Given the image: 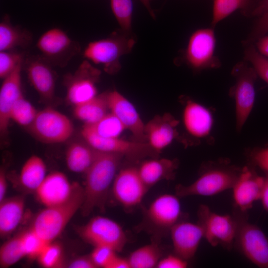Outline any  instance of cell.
Returning <instances> with one entry per match:
<instances>
[{"mask_svg":"<svg viewBox=\"0 0 268 268\" xmlns=\"http://www.w3.org/2000/svg\"><path fill=\"white\" fill-rule=\"evenodd\" d=\"M235 213L238 225L234 247L257 267L268 268V237L259 227L248 221L246 213Z\"/></svg>","mask_w":268,"mask_h":268,"instance_id":"obj_6","label":"cell"},{"mask_svg":"<svg viewBox=\"0 0 268 268\" xmlns=\"http://www.w3.org/2000/svg\"><path fill=\"white\" fill-rule=\"evenodd\" d=\"M7 188L6 173L4 169L1 167L0 170V201L5 199V195Z\"/></svg>","mask_w":268,"mask_h":268,"instance_id":"obj_48","label":"cell"},{"mask_svg":"<svg viewBox=\"0 0 268 268\" xmlns=\"http://www.w3.org/2000/svg\"><path fill=\"white\" fill-rule=\"evenodd\" d=\"M249 157L252 164L268 174V147L251 150Z\"/></svg>","mask_w":268,"mask_h":268,"instance_id":"obj_41","label":"cell"},{"mask_svg":"<svg viewBox=\"0 0 268 268\" xmlns=\"http://www.w3.org/2000/svg\"><path fill=\"white\" fill-rule=\"evenodd\" d=\"M162 251L157 242H153L135 250L128 258L131 268H156Z\"/></svg>","mask_w":268,"mask_h":268,"instance_id":"obj_31","label":"cell"},{"mask_svg":"<svg viewBox=\"0 0 268 268\" xmlns=\"http://www.w3.org/2000/svg\"><path fill=\"white\" fill-rule=\"evenodd\" d=\"M20 237L25 257L30 260L37 259L49 243L30 228L20 234Z\"/></svg>","mask_w":268,"mask_h":268,"instance_id":"obj_36","label":"cell"},{"mask_svg":"<svg viewBox=\"0 0 268 268\" xmlns=\"http://www.w3.org/2000/svg\"><path fill=\"white\" fill-rule=\"evenodd\" d=\"M36 47L41 56L52 65L63 67L79 51V45L63 29L54 27L44 32Z\"/></svg>","mask_w":268,"mask_h":268,"instance_id":"obj_11","label":"cell"},{"mask_svg":"<svg viewBox=\"0 0 268 268\" xmlns=\"http://www.w3.org/2000/svg\"><path fill=\"white\" fill-rule=\"evenodd\" d=\"M25 66L28 79L41 99L53 100L55 97L56 77L52 65L40 55L28 58Z\"/></svg>","mask_w":268,"mask_h":268,"instance_id":"obj_20","label":"cell"},{"mask_svg":"<svg viewBox=\"0 0 268 268\" xmlns=\"http://www.w3.org/2000/svg\"><path fill=\"white\" fill-rule=\"evenodd\" d=\"M108 268H131V267L128 258L121 257L116 255Z\"/></svg>","mask_w":268,"mask_h":268,"instance_id":"obj_46","label":"cell"},{"mask_svg":"<svg viewBox=\"0 0 268 268\" xmlns=\"http://www.w3.org/2000/svg\"><path fill=\"white\" fill-rule=\"evenodd\" d=\"M80 236L94 247H109L117 252L123 250L127 242L126 234L121 226L114 220L103 216L92 218L78 229Z\"/></svg>","mask_w":268,"mask_h":268,"instance_id":"obj_10","label":"cell"},{"mask_svg":"<svg viewBox=\"0 0 268 268\" xmlns=\"http://www.w3.org/2000/svg\"><path fill=\"white\" fill-rule=\"evenodd\" d=\"M37 260L40 266L45 268H59L66 266L63 246L54 241L46 245Z\"/></svg>","mask_w":268,"mask_h":268,"instance_id":"obj_35","label":"cell"},{"mask_svg":"<svg viewBox=\"0 0 268 268\" xmlns=\"http://www.w3.org/2000/svg\"><path fill=\"white\" fill-rule=\"evenodd\" d=\"M188 262L174 253L161 258L156 268H186L188 265Z\"/></svg>","mask_w":268,"mask_h":268,"instance_id":"obj_43","label":"cell"},{"mask_svg":"<svg viewBox=\"0 0 268 268\" xmlns=\"http://www.w3.org/2000/svg\"><path fill=\"white\" fill-rule=\"evenodd\" d=\"M232 74L235 83L230 91L234 98L235 108L236 128L240 132L247 122L253 109L255 99V81L257 74L253 67L245 62L237 63Z\"/></svg>","mask_w":268,"mask_h":268,"instance_id":"obj_7","label":"cell"},{"mask_svg":"<svg viewBox=\"0 0 268 268\" xmlns=\"http://www.w3.org/2000/svg\"><path fill=\"white\" fill-rule=\"evenodd\" d=\"M182 123L186 133L197 141H200L210 136L214 126V116L206 106L187 99L182 111Z\"/></svg>","mask_w":268,"mask_h":268,"instance_id":"obj_16","label":"cell"},{"mask_svg":"<svg viewBox=\"0 0 268 268\" xmlns=\"http://www.w3.org/2000/svg\"><path fill=\"white\" fill-rule=\"evenodd\" d=\"M170 235L174 253L188 261L194 258L204 238L203 228L199 222L182 220L172 228Z\"/></svg>","mask_w":268,"mask_h":268,"instance_id":"obj_19","label":"cell"},{"mask_svg":"<svg viewBox=\"0 0 268 268\" xmlns=\"http://www.w3.org/2000/svg\"><path fill=\"white\" fill-rule=\"evenodd\" d=\"M264 176H260L252 167L242 168L241 173L232 188L233 199L237 210L246 213L254 203L260 200Z\"/></svg>","mask_w":268,"mask_h":268,"instance_id":"obj_17","label":"cell"},{"mask_svg":"<svg viewBox=\"0 0 268 268\" xmlns=\"http://www.w3.org/2000/svg\"><path fill=\"white\" fill-rule=\"evenodd\" d=\"M109 110L106 99V92L94 98L74 106L73 115L85 124L95 123Z\"/></svg>","mask_w":268,"mask_h":268,"instance_id":"obj_29","label":"cell"},{"mask_svg":"<svg viewBox=\"0 0 268 268\" xmlns=\"http://www.w3.org/2000/svg\"><path fill=\"white\" fill-rule=\"evenodd\" d=\"M27 127L29 133L45 143H58L69 139L74 131L70 120L65 114L51 107L38 111Z\"/></svg>","mask_w":268,"mask_h":268,"instance_id":"obj_9","label":"cell"},{"mask_svg":"<svg viewBox=\"0 0 268 268\" xmlns=\"http://www.w3.org/2000/svg\"><path fill=\"white\" fill-rule=\"evenodd\" d=\"M38 111L23 95L13 105L10 119L20 126L28 127L35 118Z\"/></svg>","mask_w":268,"mask_h":268,"instance_id":"obj_34","label":"cell"},{"mask_svg":"<svg viewBox=\"0 0 268 268\" xmlns=\"http://www.w3.org/2000/svg\"><path fill=\"white\" fill-rule=\"evenodd\" d=\"M215 44L213 29L195 31L191 35L185 51L187 64L196 71L219 67L220 62L215 55Z\"/></svg>","mask_w":268,"mask_h":268,"instance_id":"obj_12","label":"cell"},{"mask_svg":"<svg viewBox=\"0 0 268 268\" xmlns=\"http://www.w3.org/2000/svg\"><path fill=\"white\" fill-rule=\"evenodd\" d=\"M179 164L177 159L150 158L141 161L137 167L142 180L149 189L162 180L174 179Z\"/></svg>","mask_w":268,"mask_h":268,"instance_id":"obj_24","label":"cell"},{"mask_svg":"<svg viewBox=\"0 0 268 268\" xmlns=\"http://www.w3.org/2000/svg\"><path fill=\"white\" fill-rule=\"evenodd\" d=\"M142 4L144 6V7L146 8L148 12L149 13V14L150 16L153 18H155V16L154 12L153 10L152 9L150 3V1L148 0H139Z\"/></svg>","mask_w":268,"mask_h":268,"instance_id":"obj_50","label":"cell"},{"mask_svg":"<svg viewBox=\"0 0 268 268\" xmlns=\"http://www.w3.org/2000/svg\"><path fill=\"white\" fill-rule=\"evenodd\" d=\"M113 249L104 246L94 247L90 255L97 268H108L109 264L116 255Z\"/></svg>","mask_w":268,"mask_h":268,"instance_id":"obj_40","label":"cell"},{"mask_svg":"<svg viewBox=\"0 0 268 268\" xmlns=\"http://www.w3.org/2000/svg\"><path fill=\"white\" fill-rule=\"evenodd\" d=\"M25 198L16 196L0 201V235L9 236L20 223L24 211Z\"/></svg>","mask_w":268,"mask_h":268,"instance_id":"obj_25","label":"cell"},{"mask_svg":"<svg viewBox=\"0 0 268 268\" xmlns=\"http://www.w3.org/2000/svg\"><path fill=\"white\" fill-rule=\"evenodd\" d=\"M81 130L106 138L119 137L122 133L126 130L118 118L111 112L107 113L95 123L84 124Z\"/></svg>","mask_w":268,"mask_h":268,"instance_id":"obj_30","label":"cell"},{"mask_svg":"<svg viewBox=\"0 0 268 268\" xmlns=\"http://www.w3.org/2000/svg\"><path fill=\"white\" fill-rule=\"evenodd\" d=\"M29 31L13 25L5 16L0 23V51L13 50L17 47H26L32 42Z\"/></svg>","mask_w":268,"mask_h":268,"instance_id":"obj_27","label":"cell"},{"mask_svg":"<svg viewBox=\"0 0 268 268\" xmlns=\"http://www.w3.org/2000/svg\"><path fill=\"white\" fill-rule=\"evenodd\" d=\"M261 201L264 209L268 212V174H266L264 176V182L261 196Z\"/></svg>","mask_w":268,"mask_h":268,"instance_id":"obj_47","label":"cell"},{"mask_svg":"<svg viewBox=\"0 0 268 268\" xmlns=\"http://www.w3.org/2000/svg\"><path fill=\"white\" fill-rule=\"evenodd\" d=\"M268 32V13L260 16L256 23L250 36L244 43L245 45L251 44V42L263 36Z\"/></svg>","mask_w":268,"mask_h":268,"instance_id":"obj_42","label":"cell"},{"mask_svg":"<svg viewBox=\"0 0 268 268\" xmlns=\"http://www.w3.org/2000/svg\"><path fill=\"white\" fill-rule=\"evenodd\" d=\"M241 170L225 159L206 162L194 182L176 186L175 195L179 197L212 196L232 189Z\"/></svg>","mask_w":268,"mask_h":268,"instance_id":"obj_2","label":"cell"},{"mask_svg":"<svg viewBox=\"0 0 268 268\" xmlns=\"http://www.w3.org/2000/svg\"><path fill=\"white\" fill-rule=\"evenodd\" d=\"M198 222L203 229L204 238L210 245H220L228 250L234 247L238 225L235 212L232 215L218 214L201 204L198 210Z\"/></svg>","mask_w":268,"mask_h":268,"instance_id":"obj_8","label":"cell"},{"mask_svg":"<svg viewBox=\"0 0 268 268\" xmlns=\"http://www.w3.org/2000/svg\"><path fill=\"white\" fill-rule=\"evenodd\" d=\"M23 63L3 79L0 88V132L5 135L10 121V113L14 102L23 95L21 70Z\"/></svg>","mask_w":268,"mask_h":268,"instance_id":"obj_23","label":"cell"},{"mask_svg":"<svg viewBox=\"0 0 268 268\" xmlns=\"http://www.w3.org/2000/svg\"><path fill=\"white\" fill-rule=\"evenodd\" d=\"M179 121L170 114L156 115L145 124L146 142L160 154L179 136L177 127Z\"/></svg>","mask_w":268,"mask_h":268,"instance_id":"obj_22","label":"cell"},{"mask_svg":"<svg viewBox=\"0 0 268 268\" xmlns=\"http://www.w3.org/2000/svg\"><path fill=\"white\" fill-rule=\"evenodd\" d=\"M24 62V54L11 51H0V78L4 79Z\"/></svg>","mask_w":268,"mask_h":268,"instance_id":"obj_39","label":"cell"},{"mask_svg":"<svg viewBox=\"0 0 268 268\" xmlns=\"http://www.w3.org/2000/svg\"><path fill=\"white\" fill-rule=\"evenodd\" d=\"M106 99L110 112L131 132L134 140L146 142L145 124L134 105L116 90L106 92Z\"/></svg>","mask_w":268,"mask_h":268,"instance_id":"obj_18","label":"cell"},{"mask_svg":"<svg viewBox=\"0 0 268 268\" xmlns=\"http://www.w3.org/2000/svg\"><path fill=\"white\" fill-rule=\"evenodd\" d=\"M149 190L142 180L137 166H134L120 169L112 184L114 198L127 210L137 206Z\"/></svg>","mask_w":268,"mask_h":268,"instance_id":"obj_15","label":"cell"},{"mask_svg":"<svg viewBox=\"0 0 268 268\" xmlns=\"http://www.w3.org/2000/svg\"><path fill=\"white\" fill-rule=\"evenodd\" d=\"M24 257L20 234L9 239L0 248V266L6 268L14 265Z\"/></svg>","mask_w":268,"mask_h":268,"instance_id":"obj_33","label":"cell"},{"mask_svg":"<svg viewBox=\"0 0 268 268\" xmlns=\"http://www.w3.org/2000/svg\"><path fill=\"white\" fill-rule=\"evenodd\" d=\"M76 184L71 183L64 173L54 171L46 175L35 193L45 207L54 206L67 201L72 196Z\"/></svg>","mask_w":268,"mask_h":268,"instance_id":"obj_21","label":"cell"},{"mask_svg":"<svg viewBox=\"0 0 268 268\" xmlns=\"http://www.w3.org/2000/svg\"><path fill=\"white\" fill-rule=\"evenodd\" d=\"M244 59L251 63L257 75L268 84V59L249 44L246 45Z\"/></svg>","mask_w":268,"mask_h":268,"instance_id":"obj_38","label":"cell"},{"mask_svg":"<svg viewBox=\"0 0 268 268\" xmlns=\"http://www.w3.org/2000/svg\"><path fill=\"white\" fill-rule=\"evenodd\" d=\"M110 4L121 29L131 32L133 11L132 0H110Z\"/></svg>","mask_w":268,"mask_h":268,"instance_id":"obj_37","label":"cell"},{"mask_svg":"<svg viewBox=\"0 0 268 268\" xmlns=\"http://www.w3.org/2000/svg\"><path fill=\"white\" fill-rule=\"evenodd\" d=\"M268 13V0H261L252 9L250 15L261 16Z\"/></svg>","mask_w":268,"mask_h":268,"instance_id":"obj_45","label":"cell"},{"mask_svg":"<svg viewBox=\"0 0 268 268\" xmlns=\"http://www.w3.org/2000/svg\"><path fill=\"white\" fill-rule=\"evenodd\" d=\"M257 45L259 53L268 57V35L260 38Z\"/></svg>","mask_w":268,"mask_h":268,"instance_id":"obj_49","label":"cell"},{"mask_svg":"<svg viewBox=\"0 0 268 268\" xmlns=\"http://www.w3.org/2000/svg\"><path fill=\"white\" fill-rule=\"evenodd\" d=\"M101 71L85 60L73 74L67 76L66 99L72 105L87 101L97 95V84Z\"/></svg>","mask_w":268,"mask_h":268,"instance_id":"obj_14","label":"cell"},{"mask_svg":"<svg viewBox=\"0 0 268 268\" xmlns=\"http://www.w3.org/2000/svg\"><path fill=\"white\" fill-rule=\"evenodd\" d=\"M84 188L76 183L71 197L66 202L45 207L34 217L30 228L47 242L54 241L79 209L84 201Z\"/></svg>","mask_w":268,"mask_h":268,"instance_id":"obj_3","label":"cell"},{"mask_svg":"<svg viewBox=\"0 0 268 268\" xmlns=\"http://www.w3.org/2000/svg\"><path fill=\"white\" fill-rule=\"evenodd\" d=\"M181 205L176 195L164 194L155 198L144 210L139 227L153 237L168 234L182 220Z\"/></svg>","mask_w":268,"mask_h":268,"instance_id":"obj_5","label":"cell"},{"mask_svg":"<svg viewBox=\"0 0 268 268\" xmlns=\"http://www.w3.org/2000/svg\"><path fill=\"white\" fill-rule=\"evenodd\" d=\"M136 43L131 32L122 29L109 37L89 42L83 51L85 60L101 65L109 74L118 73L121 68L120 58L130 53Z\"/></svg>","mask_w":268,"mask_h":268,"instance_id":"obj_4","label":"cell"},{"mask_svg":"<svg viewBox=\"0 0 268 268\" xmlns=\"http://www.w3.org/2000/svg\"><path fill=\"white\" fill-rule=\"evenodd\" d=\"M252 0H214L211 24L213 27L237 9L250 15Z\"/></svg>","mask_w":268,"mask_h":268,"instance_id":"obj_32","label":"cell"},{"mask_svg":"<svg viewBox=\"0 0 268 268\" xmlns=\"http://www.w3.org/2000/svg\"><path fill=\"white\" fill-rule=\"evenodd\" d=\"M124 158L119 154L99 152L85 173L84 201L80 208L82 215L87 216L95 209L104 208L109 188Z\"/></svg>","mask_w":268,"mask_h":268,"instance_id":"obj_1","label":"cell"},{"mask_svg":"<svg viewBox=\"0 0 268 268\" xmlns=\"http://www.w3.org/2000/svg\"><path fill=\"white\" fill-rule=\"evenodd\" d=\"M149 1H150L151 0H148Z\"/></svg>","mask_w":268,"mask_h":268,"instance_id":"obj_51","label":"cell"},{"mask_svg":"<svg viewBox=\"0 0 268 268\" xmlns=\"http://www.w3.org/2000/svg\"><path fill=\"white\" fill-rule=\"evenodd\" d=\"M69 268H97L90 255L76 258L66 264Z\"/></svg>","mask_w":268,"mask_h":268,"instance_id":"obj_44","label":"cell"},{"mask_svg":"<svg viewBox=\"0 0 268 268\" xmlns=\"http://www.w3.org/2000/svg\"><path fill=\"white\" fill-rule=\"evenodd\" d=\"M81 133L83 139L97 150L119 154L132 161L159 157V154L146 142L129 141L119 137H102L83 130Z\"/></svg>","mask_w":268,"mask_h":268,"instance_id":"obj_13","label":"cell"},{"mask_svg":"<svg viewBox=\"0 0 268 268\" xmlns=\"http://www.w3.org/2000/svg\"><path fill=\"white\" fill-rule=\"evenodd\" d=\"M46 165L39 156L32 155L23 165L19 180L27 191L35 192L46 176Z\"/></svg>","mask_w":268,"mask_h":268,"instance_id":"obj_28","label":"cell"},{"mask_svg":"<svg viewBox=\"0 0 268 268\" xmlns=\"http://www.w3.org/2000/svg\"><path fill=\"white\" fill-rule=\"evenodd\" d=\"M99 151L84 139L71 143L67 149L65 159L68 169L74 173H85L92 165Z\"/></svg>","mask_w":268,"mask_h":268,"instance_id":"obj_26","label":"cell"}]
</instances>
